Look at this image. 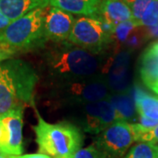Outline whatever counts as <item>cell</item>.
Here are the masks:
<instances>
[{"mask_svg":"<svg viewBox=\"0 0 158 158\" xmlns=\"http://www.w3.org/2000/svg\"><path fill=\"white\" fill-rule=\"evenodd\" d=\"M46 46L42 55L43 69L48 85L93 78L102 76L107 57L96 55L69 41Z\"/></svg>","mask_w":158,"mask_h":158,"instance_id":"cell-1","label":"cell"},{"mask_svg":"<svg viewBox=\"0 0 158 158\" xmlns=\"http://www.w3.org/2000/svg\"><path fill=\"white\" fill-rule=\"evenodd\" d=\"M38 73L21 59L0 62V113L34 106Z\"/></svg>","mask_w":158,"mask_h":158,"instance_id":"cell-2","label":"cell"},{"mask_svg":"<svg viewBox=\"0 0 158 158\" xmlns=\"http://www.w3.org/2000/svg\"><path fill=\"white\" fill-rule=\"evenodd\" d=\"M46 8H39L11 21L0 31V48L15 53L41 50L48 40L45 34Z\"/></svg>","mask_w":158,"mask_h":158,"instance_id":"cell-3","label":"cell"},{"mask_svg":"<svg viewBox=\"0 0 158 158\" xmlns=\"http://www.w3.org/2000/svg\"><path fill=\"white\" fill-rule=\"evenodd\" d=\"M36 115L38 123L34 130L39 153L53 158H74L83 144L81 129L69 121L48 123L37 110Z\"/></svg>","mask_w":158,"mask_h":158,"instance_id":"cell-4","label":"cell"},{"mask_svg":"<svg viewBox=\"0 0 158 158\" xmlns=\"http://www.w3.org/2000/svg\"><path fill=\"white\" fill-rule=\"evenodd\" d=\"M49 96L57 106H72L107 99L112 91L103 76L49 85Z\"/></svg>","mask_w":158,"mask_h":158,"instance_id":"cell-5","label":"cell"},{"mask_svg":"<svg viewBox=\"0 0 158 158\" xmlns=\"http://www.w3.org/2000/svg\"><path fill=\"white\" fill-rule=\"evenodd\" d=\"M67 108L73 124L91 135H98L116 121L121 120L108 98Z\"/></svg>","mask_w":158,"mask_h":158,"instance_id":"cell-6","label":"cell"},{"mask_svg":"<svg viewBox=\"0 0 158 158\" xmlns=\"http://www.w3.org/2000/svg\"><path fill=\"white\" fill-rule=\"evenodd\" d=\"M68 41L96 55H105L113 46V36L107 33L97 18L76 19Z\"/></svg>","mask_w":158,"mask_h":158,"instance_id":"cell-7","label":"cell"},{"mask_svg":"<svg viewBox=\"0 0 158 158\" xmlns=\"http://www.w3.org/2000/svg\"><path fill=\"white\" fill-rule=\"evenodd\" d=\"M135 141L131 124L118 120L94 139L93 146L103 158H122Z\"/></svg>","mask_w":158,"mask_h":158,"instance_id":"cell-8","label":"cell"},{"mask_svg":"<svg viewBox=\"0 0 158 158\" xmlns=\"http://www.w3.org/2000/svg\"><path fill=\"white\" fill-rule=\"evenodd\" d=\"M23 113L19 109L0 113V151L6 155L23 153Z\"/></svg>","mask_w":158,"mask_h":158,"instance_id":"cell-9","label":"cell"},{"mask_svg":"<svg viewBox=\"0 0 158 158\" xmlns=\"http://www.w3.org/2000/svg\"><path fill=\"white\" fill-rule=\"evenodd\" d=\"M130 54L131 51H117L108 56L102 69L112 93H119L131 90L130 87Z\"/></svg>","mask_w":158,"mask_h":158,"instance_id":"cell-10","label":"cell"},{"mask_svg":"<svg viewBox=\"0 0 158 158\" xmlns=\"http://www.w3.org/2000/svg\"><path fill=\"white\" fill-rule=\"evenodd\" d=\"M76 19L73 14L48 6L45 15V34L48 41L62 42L68 40Z\"/></svg>","mask_w":158,"mask_h":158,"instance_id":"cell-11","label":"cell"},{"mask_svg":"<svg viewBox=\"0 0 158 158\" xmlns=\"http://www.w3.org/2000/svg\"><path fill=\"white\" fill-rule=\"evenodd\" d=\"M138 73L141 83L158 95V40L141 53L138 62Z\"/></svg>","mask_w":158,"mask_h":158,"instance_id":"cell-12","label":"cell"},{"mask_svg":"<svg viewBox=\"0 0 158 158\" xmlns=\"http://www.w3.org/2000/svg\"><path fill=\"white\" fill-rule=\"evenodd\" d=\"M97 19L113 27L127 21H135L129 7L122 0H102Z\"/></svg>","mask_w":158,"mask_h":158,"instance_id":"cell-13","label":"cell"},{"mask_svg":"<svg viewBox=\"0 0 158 158\" xmlns=\"http://www.w3.org/2000/svg\"><path fill=\"white\" fill-rule=\"evenodd\" d=\"M49 6V0H0V11L10 21L39 8Z\"/></svg>","mask_w":158,"mask_h":158,"instance_id":"cell-14","label":"cell"},{"mask_svg":"<svg viewBox=\"0 0 158 158\" xmlns=\"http://www.w3.org/2000/svg\"><path fill=\"white\" fill-rule=\"evenodd\" d=\"M101 2L102 0H49V6L81 17L98 18Z\"/></svg>","mask_w":158,"mask_h":158,"instance_id":"cell-15","label":"cell"},{"mask_svg":"<svg viewBox=\"0 0 158 158\" xmlns=\"http://www.w3.org/2000/svg\"><path fill=\"white\" fill-rule=\"evenodd\" d=\"M108 99L116 110L121 120L128 122L136 119L138 113L136 111L135 98H133L131 90L119 93H112Z\"/></svg>","mask_w":158,"mask_h":158,"instance_id":"cell-16","label":"cell"},{"mask_svg":"<svg viewBox=\"0 0 158 158\" xmlns=\"http://www.w3.org/2000/svg\"><path fill=\"white\" fill-rule=\"evenodd\" d=\"M135 103L139 116L158 121V98L141 89L135 90Z\"/></svg>","mask_w":158,"mask_h":158,"instance_id":"cell-17","label":"cell"},{"mask_svg":"<svg viewBox=\"0 0 158 158\" xmlns=\"http://www.w3.org/2000/svg\"><path fill=\"white\" fill-rule=\"evenodd\" d=\"M125 158H158V145L150 142H139L130 148Z\"/></svg>","mask_w":158,"mask_h":158,"instance_id":"cell-18","label":"cell"},{"mask_svg":"<svg viewBox=\"0 0 158 158\" xmlns=\"http://www.w3.org/2000/svg\"><path fill=\"white\" fill-rule=\"evenodd\" d=\"M130 124L135 135V141L150 142L154 144L158 143V125L151 128H146L140 123H130Z\"/></svg>","mask_w":158,"mask_h":158,"instance_id":"cell-19","label":"cell"},{"mask_svg":"<svg viewBox=\"0 0 158 158\" xmlns=\"http://www.w3.org/2000/svg\"><path fill=\"white\" fill-rule=\"evenodd\" d=\"M136 27H138V26L133 20L117 25L114 27L113 34V43L115 48H118L120 45L125 44L130 34L135 30Z\"/></svg>","mask_w":158,"mask_h":158,"instance_id":"cell-20","label":"cell"},{"mask_svg":"<svg viewBox=\"0 0 158 158\" xmlns=\"http://www.w3.org/2000/svg\"><path fill=\"white\" fill-rule=\"evenodd\" d=\"M158 24V0H150L141 16L138 27H151Z\"/></svg>","mask_w":158,"mask_h":158,"instance_id":"cell-21","label":"cell"},{"mask_svg":"<svg viewBox=\"0 0 158 158\" xmlns=\"http://www.w3.org/2000/svg\"><path fill=\"white\" fill-rule=\"evenodd\" d=\"M133 13L135 22L138 26V22L140 21L143 12L146 7L150 2V0H122Z\"/></svg>","mask_w":158,"mask_h":158,"instance_id":"cell-22","label":"cell"},{"mask_svg":"<svg viewBox=\"0 0 158 158\" xmlns=\"http://www.w3.org/2000/svg\"><path fill=\"white\" fill-rule=\"evenodd\" d=\"M74 158H103L100 153L96 149V148L93 145H90L89 147L81 148L76 153Z\"/></svg>","mask_w":158,"mask_h":158,"instance_id":"cell-23","label":"cell"},{"mask_svg":"<svg viewBox=\"0 0 158 158\" xmlns=\"http://www.w3.org/2000/svg\"><path fill=\"white\" fill-rule=\"evenodd\" d=\"M14 56H16L15 53H13L11 51L6 50V49L0 48V62H5V61L9 60V59H11V58H13Z\"/></svg>","mask_w":158,"mask_h":158,"instance_id":"cell-24","label":"cell"},{"mask_svg":"<svg viewBox=\"0 0 158 158\" xmlns=\"http://www.w3.org/2000/svg\"><path fill=\"white\" fill-rule=\"evenodd\" d=\"M11 158H51L50 156L44 155V154H28L24 156H11Z\"/></svg>","mask_w":158,"mask_h":158,"instance_id":"cell-25","label":"cell"},{"mask_svg":"<svg viewBox=\"0 0 158 158\" xmlns=\"http://www.w3.org/2000/svg\"><path fill=\"white\" fill-rule=\"evenodd\" d=\"M145 29L146 37H158V24L155 27H146Z\"/></svg>","mask_w":158,"mask_h":158,"instance_id":"cell-26","label":"cell"},{"mask_svg":"<svg viewBox=\"0 0 158 158\" xmlns=\"http://www.w3.org/2000/svg\"><path fill=\"white\" fill-rule=\"evenodd\" d=\"M10 23H11V21L2 13V11H0V31L6 28Z\"/></svg>","mask_w":158,"mask_h":158,"instance_id":"cell-27","label":"cell"},{"mask_svg":"<svg viewBox=\"0 0 158 158\" xmlns=\"http://www.w3.org/2000/svg\"><path fill=\"white\" fill-rule=\"evenodd\" d=\"M0 158H11V156L6 155V154L3 153L2 151H0Z\"/></svg>","mask_w":158,"mask_h":158,"instance_id":"cell-28","label":"cell"}]
</instances>
